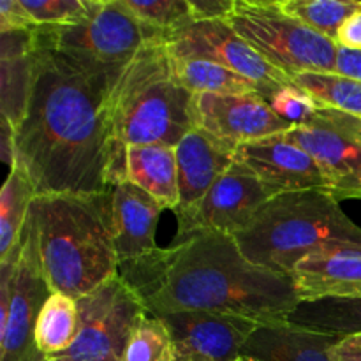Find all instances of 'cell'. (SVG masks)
I'll return each mask as SVG.
<instances>
[{
	"label": "cell",
	"mask_w": 361,
	"mask_h": 361,
	"mask_svg": "<svg viewBox=\"0 0 361 361\" xmlns=\"http://www.w3.org/2000/svg\"><path fill=\"white\" fill-rule=\"evenodd\" d=\"M126 67L34 39L27 104L14 127V166L28 176L35 196L102 194L127 182V148L116 140L111 116Z\"/></svg>",
	"instance_id": "6da1fadb"
},
{
	"label": "cell",
	"mask_w": 361,
	"mask_h": 361,
	"mask_svg": "<svg viewBox=\"0 0 361 361\" xmlns=\"http://www.w3.org/2000/svg\"><path fill=\"white\" fill-rule=\"evenodd\" d=\"M118 277L155 317L210 310L264 324L288 321L302 303L291 277L250 263L233 236L214 233L120 263Z\"/></svg>",
	"instance_id": "7a4b0ae2"
},
{
	"label": "cell",
	"mask_w": 361,
	"mask_h": 361,
	"mask_svg": "<svg viewBox=\"0 0 361 361\" xmlns=\"http://www.w3.org/2000/svg\"><path fill=\"white\" fill-rule=\"evenodd\" d=\"M28 222L53 293L78 300L118 275L109 190L37 196Z\"/></svg>",
	"instance_id": "3957f363"
},
{
	"label": "cell",
	"mask_w": 361,
	"mask_h": 361,
	"mask_svg": "<svg viewBox=\"0 0 361 361\" xmlns=\"http://www.w3.org/2000/svg\"><path fill=\"white\" fill-rule=\"evenodd\" d=\"M233 238L250 263L289 277L303 259L328 247L361 243V228L330 190L310 189L271 197Z\"/></svg>",
	"instance_id": "277c9868"
},
{
	"label": "cell",
	"mask_w": 361,
	"mask_h": 361,
	"mask_svg": "<svg viewBox=\"0 0 361 361\" xmlns=\"http://www.w3.org/2000/svg\"><path fill=\"white\" fill-rule=\"evenodd\" d=\"M194 94L171 67L164 42L137 53L123 71L113 97V129L120 145H166L175 148L190 130Z\"/></svg>",
	"instance_id": "5b68a950"
},
{
	"label": "cell",
	"mask_w": 361,
	"mask_h": 361,
	"mask_svg": "<svg viewBox=\"0 0 361 361\" xmlns=\"http://www.w3.org/2000/svg\"><path fill=\"white\" fill-rule=\"evenodd\" d=\"M228 23L289 78L335 73L338 46L281 9L279 0H235Z\"/></svg>",
	"instance_id": "8992f818"
},
{
	"label": "cell",
	"mask_w": 361,
	"mask_h": 361,
	"mask_svg": "<svg viewBox=\"0 0 361 361\" xmlns=\"http://www.w3.org/2000/svg\"><path fill=\"white\" fill-rule=\"evenodd\" d=\"M51 295L27 221L20 247L0 261V361L48 360L35 344V326Z\"/></svg>",
	"instance_id": "52a82bcc"
},
{
	"label": "cell",
	"mask_w": 361,
	"mask_h": 361,
	"mask_svg": "<svg viewBox=\"0 0 361 361\" xmlns=\"http://www.w3.org/2000/svg\"><path fill=\"white\" fill-rule=\"evenodd\" d=\"M34 39L39 46L122 66L148 46L164 42L166 35L141 23L122 0H95L94 9L83 21L67 27H37Z\"/></svg>",
	"instance_id": "ba28073f"
},
{
	"label": "cell",
	"mask_w": 361,
	"mask_h": 361,
	"mask_svg": "<svg viewBox=\"0 0 361 361\" xmlns=\"http://www.w3.org/2000/svg\"><path fill=\"white\" fill-rule=\"evenodd\" d=\"M78 334L56 358L66 361H122L137 324L148 316L136 293L116 275L76 300Z\"/></svg>",
	"instance_id": "9c48e42d"
},
{
	"label": "cell",
	"mask_w": 361,
	"mask_h": 361,
	"mask_svg": "<svg viewBox=\"0 0 361 361\" xmlns=\"http://www.w3.org/2000/svg\"><path fill=\"white\" fill-rule=\"evenodd\" d=\"M307 152L323 175L330 192L342 200H361V118L331 108H317L286 133Z\"/></svg>",
	"instance_id": "30bf717a"
},
{
	"label": "cell",
	"mask_w": 361,
	"mask_h": 361,
	"mask_svg": "<svg viewBox=\"0 0 361 361\" xmlns=\"http://www.w3.org/2000/svg\"><path fill=\"white\" fill-rule=\"evenodd\" d=\"M169 55L176 59L207 60L235 71L259 87L263 97L293 83L288 74L275 69L245 39L236 34L228 20L192 21L166 37Z\"/></svg>",
	"instance_id": "8fae6325"
},
{
	"label": "cell",
	"mask_w": 361,
	"mask_h": 361,
	"mask_svg": "<svg viewBox=\"0 0 361 361\" xmlns=\"http://www.w3.org/2000/svg\"><path fill=\"white\" fill-rule=\"evenodd\" d=\"M271 197L275 194L257 176L235 162L192 210L176 214V240L204 233L235 236L252 222Z\"/></svg>",
	"instance_id": "7c38bea8"
},
{
	"label": "cell",
	"mask_w": 361,
	"mask_h": 361,
	"mask_svg": "<svg viewBox=\"0 0 361 361\" xmlns=\"http://www.w3.org/2000/svg\"><path fill=\"white\" fill-rule=\"evenodd\" d=\"M192 108L196 129L204 130L231 150L250 141L286 134L293 127L274 111L259 92L242 95L194 94Z\"/></svg>",
	"instance_id": "4fadbf2b"
},
{
	"label": "cell",
	"mask_w": 361,
	"mask_h": 361,
	"mask_svg": "<svg viewBox=\"0 0 361 361\" xmlns=\"http://www.w3.org/2000/svg\"><path fill=\"white\" fill-rule=\"evenodd\" d=\"M168 328L176 353L204 361H236L261 323L233 314L182 310L159 316Z\"/></svg>",
	"instance_id": "5bb4252c"
},
{
	"label": "cell",
	"mask_w": 361,
	"mask_h": 361,
	"mask_svg": "<svg viewBox=\"0 0 361 361\" xmlns=\"http://www.w3.org/2000/svg\"><path fill=\"white\" fill-rule=\"evenodd\" d=\"M235 162L257 176L275 196L310 189L330 190L317 162L286 134L240 145L235 148Z\"/></svg>",
	"instance_id": "9a60e30c"
},
{
	"label": "cell",
	"mask_w": 361,
	"mask_h": 361,
	"mask_svg": "<svg viewBox=\"0 0 361 361\" xmlns=\"http://www.w3.org/2000/svg\"><path fill=\"white\" fill-rule=\"evenodd\" d=\"M300 302L361 300V243H337L291 271Z\"/></svg>",
	"instance_id": "2e32d148"
},
{
	"label": "cell",
	"mask_w": 361,
	"mask_h": 361,
	"mask_svg": "<svg viewBox=\"0 0 361 361\" xmlns=\"http://www.w3.org/2000/svg\"><path fill=\"white\" fill-rule=\"evenodd\" d=\"M111 229L118 263L148 256L159 249L155 231L162 207L157 200L130 182H122L109 190Z\"/></svg>",
	"instance_id": "e0dca14e"
},
{
	"label": "cell",
	"mask_w": 361,
	"mask_h": 361,
	"mask_svg": "<svg viewBox=\"0 0 361 361\" xmlns=\"http://www.w3.org/2000/svg\"><path fill=\"white\" fill-rule=\"evenodd\" d=\"M178 169L176 214L189 212L207 196L214 183L235 164V150L201 129H194L175 147Z\"/></svg>",
	"instance_id": "ac0fdd59"
},
{
	"label": "cell",
	"mask_w": 361,
	"mask_h": 361,
	"mask_svg": "<svg viewBox=\"0 0 361 361\" xmlns=\"http://www.w3.org/2000/svg\"><path fill=\"white\" fill-rule=\"evenodd\" d=\"M341 338L289 321L264 323L245 342L242 356L257 361H334L331 351Z\"/></svg>",
	"instance_id": "d6986e66"
},
{
	"label": "cell",
	"mask_w": 361,
	"mask_h": 361,
	"mask_svg": "<svg viewBox=\"0 0 361 361\" xmlns=\"http://www.w3.org/2000/svg\"><path fill=\"white\" fill-rule=\"evenodd\" d=\"M127 182L150 194L169 210L178 207L176 150L166 145H133L126 150Z\"/></svg>",
	"instance_id": "ffe728a7"
},
{
	"label": "cell",
	"mask_w": 361,
	"mask_h": 361,
	"mask_svg": "<svg viewBox=\"0 0 361 361\" xmlns=\"http://www.w3.org/2000/svg\"><path fill=\"white\" fill-rule=\"evenodd\" d=\"M34 30L0 32L2 34V51H0L2 116L9 120L14 127L20 123L23 116L28 88H30Z\"/></svg>",
	"instance_id": "44dd1931"
},
{
	"label": "cell",
	"mask_w": 361,
	"mask_h": 361,
	"mask_svg": "<svg viewBox=\"0 0 361 361\" xmlns=\"http://www.w3.org/2000/svg\"><path fill=\"white\" fill-rule=\"evenodd\" d=\"M35 197L34 185L23 169L13 166L0 192V261L20 247Z\"/></svg>",
	"instance_id": "7402d4cb"
},
{
	"label": "cell",
	"mask_w": 361,
	"mask_h": 361,
	"mask_svg": "<svg viewBox=\"0 0 361 361\" xmlns=\"http://www.w3.org/2000/svg\"><path fill=\"white\" fill-rule=\"evenodd\" d=\"M171 67L176 80L192 94L242 95L259 92V87L249 78L207 60L171 56Z\"/></svg>",
	"instance_id": "603a6c76"
},
{
	"label": "cell",
	"mask_w": 361,
	"mask_h": 361,
	"mask_svg": "<svg viewBox=\"0 0 361 361\" xmlns=\"http://www.w3.org/2000/svg\"><path fill=\"white\" fill-rule=\"evenodd\" d=\"M78 334L76 300L53 293L39 314L35 344L46 358H56L73 345Z\"/></svg>",
	"instance_id": "cb8c5ba5"
},
{
	"label": "cell",
	"mask_w": 361,
	"mask_h": 361,
	"mask_svg": "<svg viewBox=\"0 0 361 361\" xmlns=\"http://www.w3.org/2000/svg\"><path fill=\"white\" fill-rule=\"evenodd\" d=\"M288 321L323 334L349 337L361 334V300H321L300 303Z\"/></svg>",
	"instance_id": "d4e9b609"
},
{
	"label": "cell",
	"mask_w": 361,
	"mask_h": 361,
	"mask_svg": "<svg viewBox=\"0 0 361 361\" xmlns=\"http://www.w3.org/2000/svg\"><path fill=\"white\" fill-rule=\"evenodd\" d=\"M291 80L321 108L338 109L361 118V81L337 73H300Z\"/></svg>",
	"instance_id": "484cf974"
},
{
	"label": "cell",
	"mask_w": 361,
	"mask_h": 361,
	"mask_svg": "<svg viewBox=\"0 0 361 361\" xmlns=\"http://www.w3.org/2000/svg\"><path fill=\"white\" fill-rule=\"evenodd\" d=\"M289 16L296 18L317 34L335 42L338 30L351 14L361 7L356 0H279Z\"/></svg>",
	"instance_id": "4316f807"
},
{
	"label": "cell",
	"mask_w": 361,
	"mask_h": 361,
	"mask_svg": "<svg viewBox=\"0 0 361 361\" xmlns=\"http://www.w3.org/2000/svg\"><path fill=\"white\" fill-rule=\"evenodd\" d=\"M123 6L154 30L169 37L194 21L189 0H122Z\"/></svg>",
	"instance_id": "83f0119b"
},
{
	"label": "cell",
	"mask_w": 361,
	"mask_h": 361,
	"mask_svg": "<svg viewBox=\"0 0 361 361\" xmlns=\"http://www.w3.org/2000/svg\"><path fill=\"white\" fill-rule=\"evenodd\" d=\"M173 353L168 328L159 317L148 314L134 330L122 361H169Z\"/></svg>",
	"instance_id": "f1b7e54d"
},
{
	"label": "cell",
	"mask_w": 361,
	"mask_h": 361,
	"mask_svg": "<svg viewBox=\"0 0 361 361\" xmlns=\"http://www.w3.org/2000/svg\"><path fill=\"white\" fill-rule=\"evenodd\" d=\"M21 4L37 27H67L83 21L95 0H21Z\"/></svg>",
	"instance_id": "f546056e"
},
{
	"label": "cell",
	"mask_w": 361,
	"mask_h": 361,
	"mask_svg": "<svg viewBox=\"0 0 361 361\" xmlns=\"http://www.w3.org/2000/svg\"><path fill=\"white\" fill-rule=\"evenodd\" d=\"M274 111L277 113L281 118L289 122L291 126L303 122L309 115H312L317 108H321L307 92L296 87L295 83L282 87L275 90L270 97L267 99Z\"/></svg>",
	"instance_id": "4dcf8cb0"
},
{
	"label": "cell",
	"mask_w": 361,
	"mask_h": 361,
	"mask_svg": "<svg viewBox=\"0 0 361 361\" xmlns=\"http://www.w3.org/2000/svg\"><path fill=\"white\" fill-rule=\"evenodd\" d=\"M37 25L25 11L21 0H2L0 2V32L34 30Z\"/></svg>",
	"instance_id": "1f68e13d"
},
{
	"label": "cell",
	"mask_w": 361,
	"mask_h": 361,
	"mask_svg": "<svg viewBox=\"0 0 361 361\" xmlns=\"http://www.w3.org/2000/svg\"><path fill=\"white\" fill-rule=\"evenodd\" d=\"M194 21L228 20L235 0H189Z\"/></svg>",
	"instance_id": "d6a6232c"
},
{
	"label": "cell",
	"mask_w": 361,
	"mask_h": 361,
	"mask_svg": "<svg viewBox=\"0 0 361 361\" xmlns=\"http://www.w3.org/2000/svg\"><path fill=\"white\" fill-rule=\"evenodd\" d=\"M338 48L361 49V7L344 21L335 37Z\"/></svg>",
	"instance_id": "836d02e7"
},
{
	"label": "cell",
	"mask_w": 361,
	"mask_h": 361,
	"mask_svg": "<svg viewBox=\"0 0 361 361\" xmlns=\"http://www.w3.org/2000/svg\"><path fill=\"white\" fill-rule=\"evenodd\" d=\"M335 73L341 76L361 81V49L338 48Z\"/></svg>",
	"instance_id": "e575fe53"
},
{
	"label": "cell",
	"mask_w": 361,
	"mask_h": 361,
	"mask_svg": "<svg viewBox=\"0 0 361 361\" xmlns=\"http://www.w3.org/2000/svg\"><path fill=\"white\" fill-rule=\"evenodd\" d=\"M334 361H361V334L342 337L331 351Z\"/></svg>",
	"instance_id": "d590c367"
},
{
	"label": "cell",
	"mask_w": 361,
	"mask_h": 361,
	"mask_svg": "<svg viewBox=\"0 0 361 361\" xmlns=\"http://www.w3.org/2000/svg\"><path fill=\"white\" fill-rule=\"evenodd\" d=\"M2 157L13 168L16 161L14 154V126L2 116Z\"/></svg>",
	"instance_id": "8d00e7d4"
},
{
	"label": "cell",
	"mask_w": 361,
	"mask_h": 361,
	"mask_svg": "<svg viewBox=\"0 0 361 361\" xmlns=\"http://www.w3.org/2000/svg\"><path fill=\"white\" fill-rule=\"evenodd\" d=\"M169 361H204L201 358H196V356H190V355H183V353H173V358Z\"/></svg>",
	"instance_id": "74e56055"
},
{
	"label": "cell",
	"mask_w": 361,
	"mask_h": 361,
	"mask_svg": "<svg viewBox=\"0 0 361 361\" xmlns=\"http://www.w3.org/2000/svg\"><path fill=\"white\" fill-rule=\"evenodd\" d=\"M236 361H257V360H254V358H247V356H240L238 360Z\"/></svg>",
	"instance_id": "f35d334b"
},
{
	"label": "cell",
	"mask_w": 361,
	"mask_h": 361,
	"mask_svg": "<svg viewBox=\"0 0 361 361\" xmlns=\"http://www.w3.org/2000/svg\"><path fill=\"white\" fill-rule=\"evenodd\" d=\"M44 361H66V360H62V358H48V360H44Z\"/></svg>",
	"instance_id": "ab89813d"
}]
</instances>
